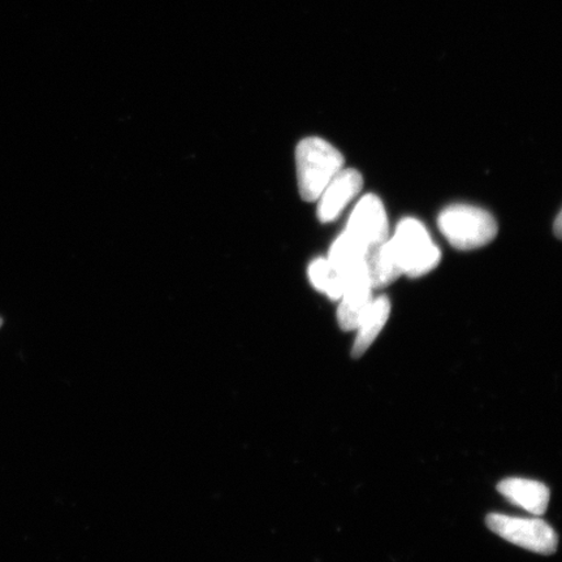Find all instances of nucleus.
Wrapping results in <instances>:
<instances>
[{
    "mask_svg": "<svg viewBox=\"0 0 562 562\" xmlns=\"http://www.w3.org/2000/svg\"><path fill=\"white\" fill-rule=\"evenodd\" d=\"M296 167L301 199L318 201L328 182L342 170L344 157L327 140L308 137L297 146Z\"/></svg>",
    "mask_w": 562,
    "mask_h": 562,
    "instance_id": "f257e3e1",
    "label": "nucleus"
},
{
    "mask_svg": "<svg viewBox=\"0 0 562 562\" xmlns=\"http://www.w3.org/2000/svg\"><path fill=\"white\" fill-rule=\"evenodd\" d=\"M389 243L403 276L424 277L440 262V249L434 244L424 224L413 217L398 223Z\"/></svg>",
    "mask_w": 562,
    "mask_h": 562,
    "instance_id": "f03ea898",
    "label": "nucleus"
},
{
    "mask_svg": "<svg viewBox=\"0 0 562 562\" xmlns=\"http://www.w3.org/2000/svg\"><path fill=\"white\" fill-rule=\"evenodd\" d=\"M438 223L441 234L459 250L482 248L497 235L494 216L475 206H448L441 211Z\"/></svg>",
    "mask_w": 562,
    "mask_h": 562,
    "instance_id": "7ed1b4c3",
    "label": "nucleus"
},
{
    "mask_svg": "<svg viewBox=\"0 0 562 562\" xmlns=\"http://www.w3.org/2000/svg\"><path fill=\"white\" fill-rule=\"evenodd\" d=\"M488 529L509 543L539 554H553L559 538L552 527L538 517L522 518L492 513L486 521Z\"/></svg>",
    "mask_w": 562,
    "mask_h": 562,
    "instance_id": "20e7f679",
    "label": "nucleus"
},
{
    "mask_svg": "<svg viewBox=\"0 0 562 562\" xmlns=\"http://www.w3.org/2000/svg\"><path fill=\"white\" fill-rule=\"evenodd\" d=\"M346 232L368 250L389 240V217L379 196L368 194L357 203Z\"/></svg>",
    "mask_w": 562,
    "mask_h": 562,
    "instance_id": "39448f33",
    "label": "nucleus"
},
{
    "mask_svg": "<svg viewBox=\"0 0 562 562\" xmlns=\"http://www.w3.org/2000/svg\"><path fill=\"white\" fill-rule=\"evenodd\" d=\"M339 308H337V322L342 331H356L364 313L372 301V286L370 284L367 266L360 267L347 277L346 291H344Z\"/></svg>",
    "mask_w": 562,
    "mask_h": 562,
    "instance_id": "423d86ee",
    "label": "nucleus"
},
{
    "mask_svg": "<svg viewBox=\"0 0 562 562\" xmlns=\"http://www.w3.org/2000/svg\"><path fill=\"white\" fill-rule=\"evenodd\" d=\"M363 187L362 175L353 168L342 170L328 182L325 191L318 199V217L322 223H329L337 220L342 210L353 201Z\"/></svg>",
    "mask_w": 562,
    "mask_h": 562,
    "instance_id": "0eeeda50",
    "label": "nucleus"
},
{
    "mask_svg": "<svg viewBox=\"0 0 562 562\" xmlns=\"http://www.w3.org/2000/svg\"><path fill=\"white\" fill-rule=\"evenodd\" d=\"M497 491L512 504L539 517L550 504L551 492L544 483L526 477H507L498 483Z\"/></svg>",
    "mask_w": 562,
    "mask_h": 562,
    "instance_id": "6e6552de",
    "label": "nucleus"
},
{
    "mask_svg": "<svg viewBox=\"0 0 562 562\" xmlns=\"http://www.w3.org/2000/svg\"><path fill=\"white\" fill-rule=\"evenodd\" d=\"M391 314V302L385 296L372 299L367 313L363 314L360 325L356 331V340L353 349H351V357L360 358L376 340L379 334L385 327Z\"/></svg>",
    "mask_w": 562,
    "mask_h": 562,
    "instance_id": "1a4fd4ad",
    "label": "nucleus"
},
{
    "mask_svg": "<svg viewBox=\"0 0 562 562\" xmlns=\"http://www.w3.org/2000/svg\"><path fill=\"white\" fill-rule=\"evenodd\" d=\"M364 266L372 290H381L403 276L389 240L368 250Z\"/></svg>",
    "mask_w": 562,
    "mask_h": 562,
    "instance_id": "9d476101",
    "label": "nucleus"
},
{
    "mask_svg": "<svg viewBox=\"0 0 562 562\" xmlns=\"http://www.w3.org/2000/svg\"><path fill=\"white\" fill-rule=\"evenodd\" d=\"M367 252L368 249L364 248L363 245L344 231L333 244L327 259L334 269L347 279L351 272L360 269V267L364 265Z\"/></svg>",
    "mask_w": 562,
    "mask_h": 562,
    "instance_id": "9b49d317",
    "label": "nucleus"
},
{
    "mask_svg": "<svg viewBox=\"0 0 562 562\" xmlns=\"http://www.w3.org/2000/svg\"><path fill=\"white\" fill-rule=\"evenodd\" d=\"M307 276L315 290L326 293L328 299L339 301L346 291L347 279L334 269L327 258L315 259L308 266Z\"/></svg>",
    "mask_w": 562,
    "mask_h": 562,
    "instance_id": "f8f14e48",
    "label": "nucleus"
},
{
    "mask_svg": "<svg viewBox=\"0 0 562 562\" xmlns=\"http://www.w3.org/2000/svg\"><path fill=\"white\" fill-rule=\"evenodd\" d=\"M561 222H562L561 213H559V215L557 216V220H554V224H553L554 234H557V236L559 238L561 237V229H562Z\"/></svg>",
    "mask_w": 562,
    "mask_h": 562,
    "instance_id": "ddd939ff",
    "label": "nucleus"
},
{
    "mask_svg": "<svg viewBox=\"0 0 562 562\" xmlns=\"http://www.w3.org/2000/svg\"><path fill=\"white\" fill-rule=\"evenodd\" d=\"M2 325H3V321H2V318H0V327H2Z\"/></svg>",
    "mask_w": 562,
    "mask_h": 562,
    "instance_id": "4468645a",
    "label": "nucleus"
}]
</instances>
